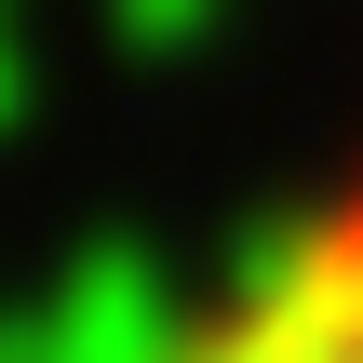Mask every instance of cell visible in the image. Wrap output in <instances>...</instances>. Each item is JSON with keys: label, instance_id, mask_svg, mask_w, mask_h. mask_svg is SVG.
<instances>
[{"label": "cell", "instance_id": "cell-1", "mask_svg": "<svg viewBox=\"0 0 363 363\" xmlns=\"http://www.w3.org/2000/svg\"><path fill=\"white\" fill-rule=\"evenodd\" d=\"M175 363H363V189L310 216Z\"/></svg>", "mask_w": 363, "mask_h": 363}]
</instances>
